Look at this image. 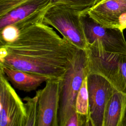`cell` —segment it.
I'll list each match as a JSON object with an SVG mask.
<instances>
[{
	"label": "cell",
	"instance_id": "6da1fadb",
	"mask_svg": "<svg viewBox=\"0 0 126 126\" xmlns=\"http://www.w3.org/2000/svg\"><path fill=\"white\" fill-rule=\"evenodd\" d=\"M79 50L41 21L19 31L14 41L0 42V65L61 79Z\"/></svg>",
	"mask_w": 126,
	"mask_h": 126
},
{
	"label": "cell",
	"instance_id": "7a4b0ae2",
	"mask_svg": "<svg viewBox=\"0 0 126 126\" xmlns=\"http://www.w3.org/2000/svg\"><path fill=\"white\" fill-rule=\"evenodd\" d=\"M88 74L86 52L79 49L61 79L59 126H65L68 119L76 111V98Z\"/></svg>",
	"mask_w": 126,
	"mask_h": 126
},
{
	"label": "cell",
	"instance_id": "3957f363",
	"mask_svg": "<svg viewBox=\"0 0 126 126\" xmlns=\"http://www.w3.org/2000/svg\"><path fill=\"white\" fill-rule=\"evenodd\" d=\"M89 73L105 78L118 91L126 94V54L106 51L96 44L86 50Z\"/></svg>",
	"mask_w": 126,
	"mask_h": 126
},
{
	"label": "cell",
	"instance_id": "277c9868",
	"mask_svg": "<svg viewBox=\"0 0 126 126\" xmlns=\"http://www.w3.org/2000/svg\"><path fill=\"white\" fill-rule=\"evenodd\" d=\"M81 13L64 5H54L45 13L42 22L79 49L86 51L88 44L80 19Z\"/></svg>",
	"mask_w": 126,
	"mask_h": 126
},
{
	"label": "cell",
	"instance_id": "5b68a950",
	"mask_svg": "<svg viewBox=\"0 0 126 126\" xmlns=\"http://www.w3.org/2000/svg\"><path fill=\"white\" fill-rule=\"evenodd\" d=\"M80 19L88 45L95 43L106 51L126 54V41L123 30L100 25L93 20L86 11L81 14Z\"/></svg>",
	"mask_w": 126,
	"mask_h": 126
},
{
	"label": "cell",
	"instance_id": "8992f818",
	"mask_svg": "<svg viewBox=\"0 0 126 126\" xmlns=\"http://www.w3.org/2000/svg\"><path fill=\"white\" fill-rule=\"evenodd\" d=\"M25 102L0 72V126H25Z\"/></svg>",
	"mask_w": 126,
	"mask_h": 126
},
{
	"label": "cell",
	"instance_id": "52a82bcc",
	"mask_svg": "<svg viewBox=\"0 0 126 126\" xmlns=\"http://www.w3.org/2000/svg\"><path fill=\"white\" fill-rule=\"evenodd\" d=\"M87 80L89 116L94 126H102L106 106L116 90L105 78L97 74L89 73Z\"/></svg>",
	"mask_w": 126,
	"mask_h": 126
},
{
	"label": "cell",
	"instance_id": "ba28073f",
	"mask_svg": "<svg viewBox=\"0 0 126 126\" xmlns=\"http://www.w3.org/2000/svg\"><path fill=\"white\" fill-rule=\"evenodd\" d=\"M61 79H49L36 91V126H59Z\"/></svg>",
	"mask_w": 126,
	"mask_h": 126
},
{
	"label": "cell",
	"instance_id": "9c48e42d",
	"mask_svg": "<svg viewBox=\"0 0 126 126\" xmlns=\"http://www.w3.org/2000/svg\"><path fill=\"white\" fill-rule=\"evenodd\" d=\"M52 5L51 0H29L0 16V30L12 25L19 32L24 28L42 22L45 13Z\"/></svg>",
	"mask_w": 126,
	"mask_h": 126
},
{
	"label": "cell",
	"instance_id": "30bf717a",
	"mask_svg": "<svg viewBox=\"0 0 126 126\" xmlns=\"http://www.w3.org/2000/svg\"><path fill=\"white\" fill-rule=\"evenodd\" d=\"M86 12L103 27L126 29V0H100Z\"/></svg>",
	"mask_w": 126,
	"mask_h": 126
},
{
	"label": "cell",
	"instance_id": "8fae6325",
	"mask_svg": "<svg viewBox=\"0 0 126 126\" xmlns=\"http://www.w3.org/2000/svg\"><path fill=\"white\" fill-rule=\"evenodd\" d=\"M0 72L5 76L14 89L28 93L36 90L42 83L50 79L42 75L14 69L2 65H0Z\"/></svg>",
	"mask_w": 126,
	"mask_h": 126
},
{
	"label": "cell",
	"instance_id": "7c38bea8",
	"mask_svg": "<svg viewBox=\"0 0 126 126\" xmlns=\"http://www.w3.org/2000/svg\"><path fill=\"white\" fill-rule=\"evenodd\" d=\"M126 109V94L115 90L106 106L102 126H120Z\"/></svg>",
	"mask_w": 126,
	"mask_h": 126
},
{
	"label": "cell",
	"instance_id": "4fadbf2b",
	"mask_svg": "<svg viewBox=\"0 0 126 126\" xmlns=\"http://www.w3.org/2000/svg\"><path fill=\"white\" fill-rule=\"evenodd\" d=\"M75 110L80 115L89 116V99L87 77L84 80L77 94L75 101Z\"/></svg>",
	"mask_w": 126,
	"mask_h": 126
},
{
	"label": "cell",
	"instance_id": "5bb4252c",
	"mask_svg": "<svg viewBox=\"0 0 126 126\" xmlns=\"http://www.w3.org/2000/svg\"><path fill=\"white\" fill-rule=\"evenodd\" d=\"M25 102L27 118L25 126H36V106L37 102V95L33 97L26 96L23 98Z\"/></svg>",
	"mask_w": 126,
	"mask_h": 126
},
{
	"label": "cell",
	"instance_id": "9a60e30c",
	"mask_svg": "<svg viewBox=\"0 0 126 126\" xmlns=\"http://www.w3.org/2000/svg\"><path fill=\"white\" fill-rule=\"evenodd\" d=\"M29 0H0V16L24 4ZM68 0H51L52 5H64Z\"/></svg>",
	"mask_w": 126,
	"mask_h": 126
},
{
	"label": "cell",
	"instance_id": "2e32d148",
	"mask_svg": "<svg viewBox=\"0 0 126 126\" xmlns=\"http://www.w3.org/2000/svg\"><path fill=\"white\" fill-rule=\"evenodd\" d=\"M0 31V42H10L14 41L19 34V31L13 26H6Z\"/></svg>",
	"mask_w": 126,
	"mask_h": 126
},
{
	"label": "cell",
	"instance_id": "e0dca14e",
	"mask_svg": "<svg viewBox=\"0 0 126 126\" xmlns=\"http://www.w3.org/2000/svg\"><path fill=\"white\" fill-rule=\"evenodd\" d=\"M87 117L80 115L75 111L68 119L65 126H85Z\"/></svg>",
	"mask_w": 126,
	"mask_h": 126
},
{
	"label": "cell",
	"instance_id": "ac0fdd59",
	"mask_svg": "<svg viewBox=\"0 0 126 126\" xmlns=\"http://www.w3.org/2000/svg\"><path fill=\"white\" fill-rule=\"evenodd\" d=\"M120 126H126V109L124 115V117Z\"/></svg>",
	"mask_w": 126,
	"mask_h": 126
},
{
	"label": "cell",
	"instance_id": "d6986e66",
	"mask_svg": "<svg viewBox=\"0 0 126 126\" xmlns=\"http://www.w3.org/2000/svg\"><path fill=\"white\" fill-rule=\"evenodd\" d=\"M85 126H94L92 122H91V119L89 117V116H88L87 117V119H86V121Z\"/></svg>",
	"mask_w": 126,
	"mask_h": 126
}]
</instances>
